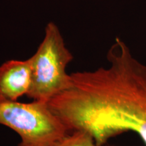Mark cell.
I'll return each mask as SVG.
<instances>
[{
  "instance_id": "6da1fadb",
  "label": "cell",
  "mask_w": 146,
  "mask_h": 146,
  "mask_svg": "<svg viewBox=\"0 0 146 146\" xmlns=\"http://www.w3.org/2000/svg\"><path fill=\"white\" fill-rule=\"evenodd\" d=\"M107 58L108 68L70 74L68 88L47 104L70 132L87 131L97 146L130 131L146 145V65L118 38Z\"/></svg>"
},
{
  "instance_id": "7a4b0ae2",
  "label": "cell",
  "mask_w": 146,
  "mask_h": 146,
  "mask_svg": "<svg viewBox=\"0 0 146 146\" xmlns=\"http://www.w3.org/2000/svg\"><path fill=\"white\" fill-rule=\"evenodd\" d=\"M73 56L66 47L58 27L49 23L45 36L32 57L31 85L27 95L33 101L47 103L70 85V76L67 74V65Z\"/></svg>"
},
{
  "instance_id": "3957f363",
  "label": "cell",
  "mask_w": 146,
  "mask_h": 146,
  "mask_svg": "<svg viewBox=\"0 0 146 146\" xmlns=\"http://www.w3.org/2000/svg\"><path fill=\"white\" fill-rule=\"evenodd\" d=\"M0 125L21 137L18 146H52L69 133L46 102L22 103L0 99Z\"/></svg>"
},
{
  "instance_id": "277c9868",
  "label": "cell",
  "mask_w": 146,
  "mask_h": 146,
  "mask_svg": "<svg viewBox=\"0 0 146 146\" xmlns=\"http://www.w3.org/2000/svg\"><path fill=\"white\" fill-rule=\"evenodd\" d=\"M32 68L30 58L10 60L0 65V99L17 101L28 94L31 85Z\"/></svg>"
},
{
  "instance_id": "5b68a950",
  "label": "cell",
  "mask_w": 146,
  "mask_h": 146,
  "mask_svg": "<svg viewBox=\"0 0 146 146\" xmlns=\"http://www.w3.org/2000/svg\"><path fill=\"white\" fill-rule=\"evenodd\" d=\"M52 146H97L90 133L84 130H75L68 133Z\"/></svg>"
}]
</instances>
